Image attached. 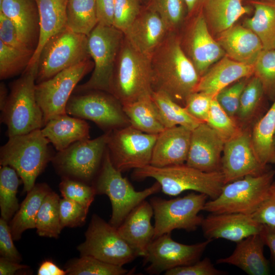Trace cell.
Segmentation results:
<instances>
[{"label": "cell", "instance_id": "obj_1", "mask_svg": "<svg viewBox=\"0 0 275 275\" xmlns=\"http://www.w3.org/2000/svg\"><path fill=\"white\" fill-rule=\"evenodd\" d=\"M153 91H161L184 106L200 76L181 47L177 33L169 32L151 56Z\"/></svg>", "mask_w": 275, "mask_h": 275}, {"label": "cell", "instance_id": "obj_2", "mask_svg": "<svg viewBox=\"0 0 275 275\" xmlns=\"http://www.w3.org/2000/svg\"><path fill=\"white\" fill-rule=\"evenodd\" d=\"M50 142L41 129L9 138L0 149V164L8 166L17 173L23 184V192L35 185L38 176L54 155Z\"/></svg>", "mask_w": 275, "mask_h": 275}, {"label": "cell", "instance_id": "obj_3", "mask_svg": "<svg viewBox=\"0 0 275 275\" xmlns=\"http://www.w3.org/2000/svg\"><path fill=\"white\" fill-rule=\"evenodd\" d=\"M38 65L26 68L23 75L14 81L1 111V121L7 127L11 137L28 133L44 126L43 113L35 96Z\"/></svg>", "mask_w": 275, "mask_h": 275}, {"label": "cell", "instance_id": "obj_4", "mask_svg": "<svg viewBox=\"0 0 275 275\" xmlns=\"http://www.w3.org/2000/svg\"><path fill=\"white\" fill-rule=\"evenodd\" d=\"M132 176L136 180L147 178L155 179L160 184L162 192L170 196L193 190L214 199L225 184L222 171L205 172L185 163L165 167L149 164L134 170Z\"/></svg>", "mask_w": 275, "mask_h": 275}, {"label": "cell", "instance_id": "obj_5", "mask_svg": "<svg viewBox=\"0 0 275 275\" xmlns=\"http://www.w3.org/2000/svg\"><path fill=\"white\" fill-rule=\"evenodd\" d=\"M121 173L113 165L106 148L101 168L92 185L96 195H105L109 198L112 205L109 223L117 228L135 207L161 190L160 184L156 181L150 187L136 191Z\"/></svg>", "mask_w": 275, "mask_h": 275}, {"label": "cell", "instance_id": "obj_6", "mask_svg": "<svg viewBox=\"0 0 275 275\" xmlns=\"http://www.w3.org/2000/svg\"><path fill=\"white\" fill-rule=\"evenodd\" d=\"M152 92L151 56L135 50L124 37L116 63L112 94L124 105Z\"/></svg>", "mask_w": 275, "mask_h": 275}, {"label": "cell", "instance_id": "obj_7", "mask_svg": "<svg viewBox=\"0 0 275 275\" xmlns=\"http://www.w3.org/2000/svg\"><path fill=\"white\" fill-rule=\"evenodd\" d=\"M275 171L247 176L225 184L219 196L207 201L204 211L212 213H239L252 215L267 197Z\"/></svg>", "mask_w": 275, "mask_h": 275}, {"label": "cell", "instance_id": "obj_8", "mask_svg": "<svg viewBox=\"0 0 275 275\" xmlns=\"http://www.w3.org/2000/svg\"><path fill=\"white\" fill-rule=\"evenodd\" d=\"M124 33L113 26L98 24L88 36V48L94 62L89 79L76 87L77 93L98 90L112 94L113 79Z\"/></svg>", "mask_w": 275, "mask_h": 275}, {"label": "cell", "instance_id": "obj_9", "mask_svg": "<svg viewBox=\"0 0 275 275\" xmlns=\"http://www.w3.org/2000/svg\"><path fill=\"white\" fill-rule=\"evenodd\" d=\"M112 130L92 140L79 141L54 154L51 162L62 178L90 184L101 168Z\"/></svg>", "mask_w": 275, "mask_h": 275}, {"label": "cell", "instance_id": "obj_10", "mask_svg": "<svg viewBox=\"0 0 275 275\" xmlns=\"http://www.w3.org/2000/svg\"><path fill=\"white\" fill-rule=\"evenodd\" d=\"M208 198L204 194L191 193L170 200L151 198L155 219L154 239L175 229L195 231L202 223L204 217L199 213L203 210Z\"/></svg>", "mask_w": 275, "mask_h": 275}, {"label": "cell", "instance_id": "obj_11", "mask_svg": "<svg viewBox=\"0 0 275 275\" xmlns=\"http://www.w3.org/2000/svg\"><path fill=\"white\" fill-rule=\"evenodd\" d=\"M90 57L88 36L66 28L52 37L44 45L38 62L36 84L89 60Z\"/></svg>", "mask_w": 275, "mask_h": 275}, {"label": "cell", "instance_id": "obj_12", "mask_svg": "<svg viewBox=\"0 0 275 275\" xmlns=\"http://www.w3.org/2000/svg\"><path fill=\"white\" fill-rule=\"evenodd\" d=\"M67 114L94 122L105 132L130 125L123 105L112 94L98 90L72 95L66 107Z\"/></svg>", "mask_w": 275, "mask_h": 275}, {"label": "cell", "instance_id": "obj_13", "mask_svg": "<svg viewBox=\"0 0 275 275\" xmlns=\"http://www.w3.org/2000/svg\"><path fill=\"white\" fill-rule=\"evenodd\" d=\"M77 250L80 256H90L123 266L139 257L123 239L117 228L97 214H93L85 233V240Z\"/></svg>", "mask_w": 275, "mask_h": 275}, {"label": "cell", "instance_id": "obj_14", "mask_svg": "<svg viewBox=\"0 0 275 275\" xmlns=\"http://www.w3.org/2000/svg\"><path fill=\"white\" fill-rule=\"evenodd\" d=\"M157 137L130 125L112 130L107 148L113 165L121 172L149 165Z\"/></svg>", "mask_w": 275, "mask_h": 275}, {"label": "cell", "instance_id": "obj_15", "mask_svg": "<svg viewBox=\"0 0 275 275\" xmlns=\"http://www.w3.org/2000/svg\"><path fill=\"white\" fill-rule=\"evenodd\" d=\"M90 68L88 60L36 84V98L43 113L44 125L50 119L67 114L66 105L73 91Z\"/></svg>", "mask_w": 275, "mask_h": 275}, {"label": "cell", "instance_id": "obj_16", "mask_svg": "<svg viewBox=\"0 0 275 275\" xmlns=\"http://www.w3.org/2000/svg\"><path fill=\"white\" fill-rule=\"evenodd\" d=\"M212 240L185 244L173 240L171 233L153 239L144 257L145 271L149 274H158L172 268L191 264L200 260Z\"/></svg>", "mask_w": 275, "mask_h": 275}, {"label": "cell", "instance_id": "obj_17", "mask_svg": "<svg viewBox=\"0 0 275 275\" xmlns=\"http://www.w3.org/2000/svg\"><path fill=\"white\" fill-rule=\"evenodd\" d=\"M270 169L261 163L253 150L251 131L243 127L225 143L221 171L225 184L247 176L261 175Z\"/></svg>", "mask_w": 275, "mask_h": 275}, {"label": "cell", "instance_id": "obj_18", "mask_svg": "<svg viewBox=\"0 0 275 275\" xmlns=\"http://www.w3.org/2000/svg\"><path fill=\"white\" fill-rule=\"evenodd\" d=\"M193 16L184 37L179 36L182 48L201 77L226 53L212 37L201 9Z\"/></svg>", "mask_w": 275, "mask_h": 275}, {"label": "cell", "instance_id": "obj_19", "mask_svg": "<svg viewBox=\"0 0 275 275\" xmlns=\"http://www.w3.org/2000/svg\"><path fill=\"white\" fill-rule=\"evenodd\" d=\"M225 141L206 122L191 130L185 164L205 172L221 171Z\"/></svg>", "mask_w": 275, "mask_h": 275}, {"label": "cell", "instance_id": "obj_20", "mask_svg": "<svg viewBox=\"0 0 275 275\" xmlns=\"http://www.w3.org/2000/svg\"><path fill=\"white\" fill-rule=\"evenodd\" d=\"M262 224L252 215L239 213H211L204 218L201 227L206 239L223 238L238 242L259 234Z\"/></svg>", "mask_w": 275, "mask_h": 275}, {"label": "cell", "instance_id": "obj_21", "mask_svg": "<svg viewBox=\"0 0 275 275\" xmlns=\"http://www.w3.org/2000/svg\"><path fill=\"white\" fill-rule=\"evenodd\" d=\"M169 32L159 15L145 6L124 35L133 48L151 56Z\"/></svg>", "mask_w": 275, "mask_h": 275}, {"label": "cell", "instance_id": "obj_22", "mask_svg": "<svg viewBox=\"0 0 275 275\" xmlns=\"http://www.w3.org/2000/svg\"><path fill=\"white\" fill-rule=\"evenodd\" d=\"M191 130L183 126L166 128L157 134L150 165L165 167L185 163Z\"/></svg>", "mask_w": 275, "mask_h": 275}, {"label": "cell", "instance_id": "obj_23", "mask_svg": "<svg viewBox=\"0 0 275 275\" xmlns=\"http://www.w3.org/2000/svg\"><path fill=\"white\" fill-rule=\"evenodd\" d=\"M153 210L150 202L144 200L135 207L117 228L123 239L144 257L154 239V227L151 224Z\"/></svg>", "mask_w": 275, "mask_h": 275}, {"label": "cell", "instance_id": "obj_24", "mask_svg": "<svg viewBox=\"0 0 275 275\" xmlns=\"http://www.w3.org/2000/svg\"><path fill=\"white\" fill-rule=\"evenodd\" d=\"M254 74V65L238 62L226 55L200 77L196 92L215 97L225 88Z\"/></svg>", "mask_w": 275, "mask_h": 275}, {"label": "cell", "instance_id": "obj_25", "mask_svg": "<svg viewBox=\"0 0 275 275\" xmlns=\"http://www.w3.org/2000/svg\"><path fill=\"white\" fill-rule=\"evenodd\" d=\"M217 36L226 55L240 63L254 65L264 50L258 37L244 25L234 24Z\"/></svg>", "mask_w": 275, "mask_h": 275}, {"label": "cell", "instance_id": "obj_26", "mask_svg": "<svg viewBox=\"0 0 275 275\" xmlns=\"http://www.w3.org/2000/svg\"><path fill=\"white\" fill-rule=\"evenodd\" d=\"M35 1L39 14V37L26 68L38 65L40 54L45 44L52 37L66 28V11L68 0Z\"/></svg>", "mask_w": 275, "mask_h": 275}, {"label": "cell", "instance_id": "obj_27", "mask_svg": "<svg viewBox=\"0 0 275 275\" xmlns=\"http://www.w3.org/2000/svg\"><path fill=\"white\" fill-rule=\"evenodd\" d=\"M236 243L231 255L217 259V264L235 266L249 275L269 273V263L264 255L265 244L259 234L251 235Z\"/></svg>", "mask_w": 275, "mask_h": 275}, {"label": "cell", "instance_id": "obj_28", "mask_svg": "<svg viewBox=\"0 0 275 275\" xmlns=\"http://www.w3.org/2000/svg\"><path fill=\"white\" fill-rule=\"evenodd\" d=\"M43 135L58 151H62L74 143L90 139V127L84 119L67 114L58 116L41 129Z\"/></svg>", "mask_w": 275, "mask_h": 275}, {"label": "cell", "instance_id": "obj_29", "mask_svg": "<svg viewBox=\"0 0 275 275\" xmlns=\"http://www.w3.org/2000/svg\"><path fill=\"white\" fill-rule=\"evenodd\" d=\"M243 0H203L201 10L210 31L218 35L233 26L251 8Z\"/></svg>", "mask_w": 275, "mask_h": 275}, {"label": "cell", "instance_id": "obj_30", "mask_svg": "<svg viewBox=\"0 0 275 275\" xmlns=\"http://www.w3.org/2000/svg\"><path fill=\"white\" fill-rule=\"evenodd\" d=\"M33 0H0V11L16 27L21 41L32 49L37 29V13Z\"/></svg>", "mask_w": 275, "mask_h": 275}, {"label": "cell", "instance_id": "obj_31", "mask_svg": "<svg viewBox=\"0 0 275 275\" xmlns=\"http://www.w3.org/2000/svg\"><path fill=\"white\" fill-rule=\"evenodd\" d=\"M51 191L45 183L35 184L10 222V227L14 240H19L25 230L36 228V219L46 196Z\"/></svg>", "mask_w": 275, "mask_h": 275}, {"label": "cell", "instance_id": "obj_32", "mask_svg": "<svg viewBox=\"0 0 275 275\" xmlns=\"http://www.w3.org/2000/svg\"><path fill=\"white\" fill-rule=\"evenodd\" d=\"M274 134L275 100L251 131L254 152L258 161L263 165L275 164V149L273 144Z\"/></svg>", "mask_w": 275, "mask_h": 275}, {"label": "cell", "instance_id": "obj_33", "mask_svg": "<svg viewBox=\"0 0 275 275\" xmlns=\"http://www.w3.org/2000/svg\"><path fill=\"white\" fill-rule=\"evenodd\" d=\"M123 107L130 125L142 132L158 134L166 128L159 117L151 95L125 104Z\"/></svg>", "mask_w": 275, "mask_h": 275}, {"label": "cell", "instance_id": "obj_34", "mask_svg": "<svg viewBox=\"0 0 275 275\" xmlns=\"http://www.w3.org/2000/svg\"><path fill=\"white\" fill-rule=\"evenodd\" d=\"M252 5L253 15L244 26L258 37L264 50L275 49V2L253 1Z\"/></svg>", "mask_w": 275, "mask_h": 275}, {"label": "cell", "instance_id": "obj_35", "mask_svg": "<svg viewBox=\"0 0 275 275\" xmlns=\"http://www.w3.org/2000/svg\"><path fill=\"white\" fill-rule=\"evenodd\" d=\"M151 97L166 128L183 126L192 130L202 122L163 92L153 91Z\"/></svg>", "mask_w": 275, "mask_h": 275}, {"label": "cell", "instance_id": "obj_36", "mask_svg": "<svg viewBox=\"0 0 275 275\" xmlns=\"http://www.w3.org/2000/svg\"><path fill=\"white\" fill-rule=\"evenodd\" d=\"M66 28L88 36L98 24L95 0H68L66 11Z\"/></svg>", "mask_w": 275, "mask_h": 275}, {"label": "cell", "instance_id": "obj_37", "mask_svg": "<svg viewBox=\"0 0 275 275\" xmlns=\"http://www.w3.org/2000/svg\"><path fill=\"white\" fill-rule=\"evenodd\" d=\"M59 195L50 191L44 199L36 219L37 233L40 236L58 238L63 228L61 224Z\"/></svg>", "mask_w": 275, "mask_h": 275}, {"label": "cell", "instance_id": "obj_38", "mask_svg": "<svg viewBox=\"0 0 275 275\" xmlns=\"http://www.w3.org/2000/svg\"><path fill=\"white\" fill-rule=\"evenodd\" d=\"M17 172L8 166H1L0 169V209L1 217L11 219L20 205L16 195L20 183Z\"/></svg>", "mask_w": 275, "mask_h": 275}, {"label": "cell", "instance_id": "obj_39", "mask_svg": "<svg viewBox=\"0 0 275 275\" xmlns=\"http://www.w3.org/2000/svg\"><path fill=\"white\" fill-rule=\"evenodd\" d=\"M69 275H124L129 271L123 266L104 262L90 256H80L65 266Z\"/></svg>", "mask_w": 275, "mask_h": 275}, {"label": "cell", "instance_id": "obj_40", "mask_svg": "<svg viewBox=\"0 0 275 275\" xmlns=\"http://www.w3.org/2000/svg\"><path fill=\"white\" fill-rule=\"evenodd\" d=\"M264 94L261 81L257 77L253 75L248 80L241 95L235 118L240 125L248 123L253 118L261 105Z\"/></svg>", "mask_w": 275, "mask_h": 275}, {"label": "cell", "instance_id": "obj_41", "mask_svg": "<svg viewBox=\"0 0 275 275\" xmlns=\"http://www.w3.org/2000/svg\"><path fill=\"white\" fill-rule=\"evenodd\" d=\"M145 6L159 15L169 32L177 33L187 16L184 0H147Z\"/></svg>", "mask_w": 275, "mask_h": 275}, {"label": "cell", "instance_id": "obj_42", "mask_svg": "<svg viewBox=\"0 0 275 275\" xmlns=\"http://www.w3.org/2000/svg\"><path fill=\"white\" fill-rule=\"evenodd\" d=\"M33 52L14 48L0 40L1 79L12 77L26 68Z\"/></svg>", "mask_w": 275, "mask_h": 275}, {"label": "cell", "instance_id": "obj_43", "mask_svg": "<svg viewBox=\"0 0 275 275\" xmlns=\"http://www.w3.org/2000/svg\"><path fill=\"white\" fill-rule=\"evenodd\" d=\"M226 142L236 135L243 128L236 119L224 110L216 99L213 98L208 119L206 122Z\"/></svg>", "mask_w": 275, "mask_h": 275}, {"label": "cell", "instance_id": "obj_44", "mask_svg": "<svg viewBox=\"0 0 275 275\" xmlns=\"http://www.w3.org/2000/svg\"><path fill=\"white\" fill-rule=\"evenodd\" d=\"M254 75L261 81L265 94L275 96V49L263 50L254 65Z\"/></svg>", "mask_w": 275, "mask_h": 275}, {"label": "cell", "instance_id": "obj_45", "mask_svg": "<svg viewBox=\"0 0 275 275\" xmlns=\"http://www.w3.org/2000/svg\"><path fill=\"white\" fill-rule=\"evenodd\" d=\"M59 189L63 198L73 201L84 207H89L96 193L94 187L88 183L67 178H62Z\"/></svg>", "mask_w": 275, "mask_h": 275}, {"label": "cell", "instance_id": "obj_46", "mask_svg": "<svg viewBox=\"0 0 275 275\" xmlns=\"http://www.w3.org/2000/svg\"><path fill=\"white\" fill-rule=\"evenodd\" d=\"M140 0H115L113 26L123 33L140 14Z\"/></svg>", "mask_w": 275, "mask_h": 275}, {"label": "cell", "instance_id": "obj_47", "mask_svg": "<svg viewBox=\"0 0 275 275\" xmlns=\"http://www.w3.org/2000/svg\"><path fill=\"white\" fill-rule=\"evenodd\" d=\"M244 78L237 81L221 91L215 98L224 110L235 119L241 93L248 82Z\"/></svg>", "mask_w": 275, "mask_h": 275}, {"label": "cell", "instance_id": "obj_48", "mask_svg": "<svg viewBox=\"0 0 275 275\" xmlns=\"http://www.w3.org/2000/svg\"><path fill=\"white\" fill-rule=\"evenodd\" d=\"M89 209L70 200L63 198L60 201L61 224L65 227L74 228L82 225Z\"/></svg>", "mask_w": 275, "mask_h": 275}, {"label": "cell", "instance_id": "obj_49", "mask_svg": "<svg viewBox=\"0 0 275 275\" xmlns=\"http://www.w3.org/2000/svg\"><path fill=\"white\" fill-rule=\"evenodd\" d=\"M214 97L203 92H195L188 97L184 107L193 117L206 122Z\"/></svg>", "mask_w": 275, "mask_h": 275}, {"label": "cell", "instance_id": "obj_50", "mask_svg": "<svg viewBox=\"0 0 275 275\" xmlns=\"http://www.w3.org/2000/svg\"><path fill=\"white\" fill-rule=\"evenodd\" d=\"M166 275H225L228 272L216 268L210 259H203L186 266H179L165 272Z\"/></svg>", "mask_w": 275, "mask_h": 275}, {"label": "cell", "instance_id": "obj_51", "mask_svg": "<svg viewBox=\"0 0 275 275\" xmlns=\"http://www.w3.org/2000/svg\"><path fill=\"white\" fill-rule=\"evenodd\" d=\"M10 225L8 222L0 219V254L9 260L20 263L22 257L14 245Z\"/></svg>", "mask_w": 275, "mask_h": 275}, {"label": "cell", "instance_id": "obj_52", "mask_svg": "<svg viewBox=\"0 0 275 275\" xmlns=\"http://www.w3.org/2000/svg\"><path fill=\"white\" fill-rule=\"evenodd\" d=\"M0 40L14 48L33 51L20 39L18 32L12 21L0 11Z\"/></svg>", "mask_w": 275, "mask_h": 275}, {"label": "cell", "instance_id": "obj_53", "mask_svg": "<svg viewBox=\"0 0 275 275\" xmlns=\"http://www.w3.org/2000/svg\"><path fill=\"white\" fill-rule=\"evenodd\" d=\"M252 216L261 224L275 226V180L270 186L266 198Z\"/></svg>", "mask_w": 275, "mask_h": 275}, {"label": "cell", "instance_id": "obj_54", "mask_svg": "<svg viewBox=\"0 0 275 275\" xmlns=\"http://www.w3.org/2000/svg\"><path fill=\"white\" fill-rule=\"evenodd\" d=\"M115 0H95L98 24L113 26Z\"/></svg>", "mask_w": 275, "mask_h": 275}, {"label": "cell", "instance_id": "obj_55", "mask_svg": "<svg viewBox=\"0 0 275 275\" xmlns=\"http://www.w3.org/2000/svg\"><path fill=\"white\" fill-rule=\"evenodd\" d=\"M259 235L270 250V261L275 269V226L262 224Z\"/></svg>", "mask_w": 275, "mask_h": 275}, {"label": "cell", "instance_id": "obj_56", "mask_svg": "<svg viewBox=\"0 0 275 275\" xmlns=\"http://www.w3.org/2000/svg\"><path fill=\"white\" fill-rule=\"evenodd\" d=\"M29 266L14 262L4 257L0 258V274L13 275L19 270L28 268Z\"/></svg>", "mask_w": 275, "mask_h": 275}, {"label": "cell", "instance_id": "obj_57", "mask_svg": "<svg viewBox=\"0 0 275 275\" xmlns=\"http://www.w3.org/2000/svg\"><path fill=\"white\" fill-rule=\"evenodd\" d=\"M38 275H65V270L59 267L51 260H45L40 264L37 271Z\"/></svg>", "mask_w": 275, "mask_h": 275}, {"label": "cell", "instance_id": "obj_58", "mask_svg": "<svg viewBox=\"0 0 275 275\" xmlns=\"http://www.w3.org/2000/svg\"><path fill=\"white\" fill-rule=\"evenodd\" d=\"M203 0H184L187 16L191 17L197 14L201 9Z\"/></svg>", "mask_w": 275, "mask_h": 275}, {"label": "cell", "instance_id": "obj_59", "mask_svg": "<svg viewBox=\"0 0 275 275\" xmlns=\"http://www.w3.org/2000/svg\"><path fill=\"white\" fill-rule=\"evenodd\" d=\"M8 95L7 94V89L4 83H1L0 85V109L4 107Z\"/></svg>", "mask_w": 275, "mask_h": 275}, {"label": "cell", "instance_id": "obj_60", "mask_svg": "<svg viewBox=\"0 0 275 275\" xmlns=\"http://www.w3.org/2000/svg\"><path fill=\"white\" fill-rule=\"evenodd\" d=\"M245 1V0H243ZM252 1H270V2H275V0H251Z\"/></svg>", "mask_w": 275, "mask_h": 275}, {"label": "cell", "instance_id": "obj_61", "mask_svg": "<svg viewBox=\"0 0 275 275\" xmlns=\"http://www.w3.org/2000/svg\"><path fill=\"white\" fill-rule=\"evenodd\" d=\"M273 144L274 148L275 149V134H274V135L273 136Z\"/></svg>", "mask_w": 275, "mask_h": 275}, {"label": "cell", "instance_id": "obj_62", "mask_svg": "<svg viewBox=\"0 0 275 275\" xmlns=\"http://www.w3.org/2000/svg\"><path fill=\"white\" fill-rule=\"evenodd\" d=\"M145 1V0H140V1L141 3H142V2H143Z\"/></svg>", "mask_w": 275, "mask_h": 275}]
</instances>
